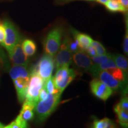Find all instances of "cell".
<instances>
[{"mask_svg":"<svg viewBox=\"0 0 128 128\" xmlns=\"http://www.w3.org/2000/svg\"><path fill=\"white\" fill-rule=\"evenodd\" d=\"M61 94L60 92L56 94H49L46 100L38 101L34 110L39 121H44L55 111L60 102Z\"/></svg>","mask_w":128,"mask_h":128,"instance_id":"cell-1","label":"cell"},{"mask_svg":"<svg viewBox=\"0 0 128 128\" xmlns=\"http://www.w3.org/2000/svg\"><path fill=\"white\" fill-rule=\"evenodd\" d=\"M63 30L60 27L55 28L48 33L44 41V49L46 54L55 57L61 44Z\"/></svg>","mask_w":128,"mask_h":128,"instance_id":"cell-2","label":"cell"},{"mask_svg":"<svg viewBox=\"0 0 128 128\" xmlns=\"http://www.w3.org/2000/svg\"><path fill=\"white\" fill-rule=\"evenodd\" d=\"M76 76V72L69 66H63L56 69L54 82L56 88L60 92L65 90L69 84L75 79Z\"/></svg>","mask_w":128,"mask_h":128,"instance_id":"cell-3","label":"cell"},{"mask_svg":"<svg viewBox=\"0 0 128 128\" xmlns=\"http://www.w3.org/2000/svg\"><path fill=\"white\" fill-rule=\"evenodd\" d=\"M54 67L55 60L54 57L45 54L41 58L32 71L36 73L44 82L52 76Z\"/></svg>","mask_w":128,"mask_h":128,"instance_id":"cell-4","label":"cell"},{"mask_svg":"<svg viewBox=\"0 0 128 128\" xmlns=\"http://www.w3.org/2000/svg\"><path fill=\"white\" fill-rule=\"evenodd\" d=\"M44 81L36 73L30 72L29 82L25 100H28L36 106L39 101V93L42 88L44 87Z\"/></svg>","mask_w":128,"mask_h":128,"instance_id":"cell-5","label":"cell"},{"mask_svg":"<svg viewBox=\"0 0 128 128\" xmlns=\"http://www.w3.org/2000/svg\"><path fill=\"white\" fill-rule=\"evenodd\" d=\"M3 26L5 29V39L3 46L9 52L16 44L22 41V38L18 30L10 21L5 20Z\"/></svg>","mask_w":128,"mask_h":128,"instance_id":"cell-6","label":"cell"},{"mask_svg":"<svg viewBox=\"0 0 128 128\" xmlns=\"http://www.w3.org/2000/svg\"><path fill=\"white\" fill-rule=\"evenodd\" d=\"M55 57L54 60L56 69L63 66H70L72 62V53L69 49L66 38L64 40L63 43L60 44Z\"/></svg>","mask_w":128,"mask_h":128,"instance_id":"cell-7","label":"cell"},{"mask_svg":"<svg viewBox=\"0 0 128 128\" xmlns=\"http://www.w3.org/2000/svg\"><path fill=\"white\" fill-rule=\"evenodd\" d=\"M90 86L93 95L103 101H106L113 94V90L97 78L91 81Z\"/></svg>","mask_w":128,"mask_h":128,"instance_id":"cell-8","label":"cell"},{"mask_svg":"<svg viewBox=\"0 0 128 128\" xmlns=\"http://www.w3.org/2000/svg\"><path fill=\"white\" fill-rule=\"evenodd\" d=\"M93 76L104 83L106 86H108L113 90V92H116L119 90L126 89L125 84L118 81L108 71L100 70L96 72Z\"/></svg>","mask_w":128,"mask_h":128,"instance_id":"cell-9","label":"cell"},{"mask_svg":"<svg viewBox=\"0 0 128 128\" xmlns=\"http://www.w3.org/2000/svg\"><path fill=\"white\" fill-rule=\"evenodd\" d=\"M72 62L78 68L85 71L90 72L94 65L91 58L84 51L81 50L72 54Z\"/></svg>","mask_w":128,"mask_h":128,"instance_id":"cell-10","label":"cell"},{"mask_svg":"<svg viewBox=\"0 0 128 128\" xmlns=\"http://www.w3.org/2000/svg\"><path fill=\"white\" fill-rule=\"evenodd\" d=\"M22 42L16 44L12 50L8 53L13 65L27 66L28 64V58L22 49Z\"/></svg>","mask_w":128,"mask_h":128,"instance_id":"cell-11","label":"cell"},{"mask_svg":"<svg viewBox=\"0 0 128 128\" xmlns=\"http://www.w3.org/2000/svg\"><path fill=\"white\" fill-rule=\"evenodd\" d=\"M29 79L20 78L13 80L14 86L17 92V97L20 103L23 102L26 98Z\"/></svg>","mask_w":128,"mask_h":128,"instance_id":"cell-12","label":"cell"},{"mask_svg":"<svg viewBox=\"0 0 128 128\" xmlns=\"http://www.w3.org/2000/svg\"><path fill=\"white\" fill-rule=\"evenodd\" d=\"M71 33L73 35L74 39L77 41L80 50L84 51L90 46H91L93 40L89 35L80 33L73 28L71 29Z\"/></svg>","mask_w":128,"mask_h":128,"instance_id":"cell-13","label":"cell"},{"mask_svg":"<svg viewBox=\"0 0 128 128\" xmlns=\"http://www.w3.org/2000/svg\"><path fill=\"white\" fill-rule=\"evenodd\" d=\"M9 74L12 80L17 78H26L29 79L30 73L26 68V66L24 65H13L9 70Z\"/></svg>","mask_w":128,"mask_h":128,"instance_id":"cell-14","label":"cell"},{"mask_svg":"<svg viewBox=\"0 0 128 128\" xmlns=\"http://www.w3.org/2000/svg\"><path fill=\"white\" fill-rule=\"evenodd\" d=\"M35 105L28 100H24L18 116L26 122L31 120L34 116V108Z\"/></svg>","mask_w":128,"mask_h":128,"instance_id":"cell-15","label":"cell"},{"mask_svg":"<svg viewBox=\"0 0 128 128\" xmlns=\"http://www.w3.org/2000/svg\"><path fill=\"white\" fill-rule=\"evenodd\" d=\"M112 58L116 64V66L123 72L124 78L128 80V64L127 58L124 55H120V54L112 55Z\"/></svg>","mask_w":128,"mask_h":128,"instance_id":"cell-16","label":"cell"},{"mask_svg":"<svg viewBox=\"0 0 128 128\" xmlns=\"http://www.w3.org/2000/svg\"><path fill=\"white\" fill-rule=\"evenodd\" d=\"M114 112L116 113L118 122L122 128H128V112L123 110L118 103L114 107Z\"/></svg>","mask_w":128,"mask_h":128,"instance_id":"cell-17","label":"cell"},{"mask_svg":"<svg viewBox=\"0 0 128 128\" xmlns=\"http://www.w3.org/2000/svg\"><path fill=\"white\" fill-rule=\"evenodd\" d=\"M22 47L24 54L28 57L34 55L37 50L36 44L31 39H25L22 42Z\"/></svg>","mask_w":128,"mask_h":128,"instance_id":"cell-18","label":"cell"},{"mask_svg":"<svg viewBox=\"0 0 128 128\" xmlns=\"http://www.w3.org/2000/svg\"><path fill=\"white\" fill-rule=\"evenodd\" d=\"M104 6L107 10L110 12H121L124 13L128 12V10L126 9L118 0H108Z\"/></svg>","mask_w":128,"mask_h":128,"instance_id":"cell-19","label":"cell"},{"mask_svg":"<svg viewBox=\"0 0 128 128\" xmlns=\"http://www.w3.org/2000/svg\"><path fill=\"white\" fill-rule=\"evenodd\" d=\"M92 128H117V127L111 120L105 118L100 120H94Z\"/></svg>","mask_w":128,"mask_h":128,"instance_id":"cell-20","label":"cell"},{"mask_svg":"<svg viewBox=\"0 0 128 128\" xmlns=\"http://www.w3.org/2000/svg\"><path fill=\"white\" fill-rule=\"evenodd\" d=\"M44 87L45 88L49 94H56L60 92L55 86L54 76H51L48 80L44 81Z\"/></svg>","mask_w":128,"mask_h":128,"instance_id":"cell-21","label":"cell"},{"mask_svg":"<svg viewBox=\"0 0 128 128\" xmlns=\"http://www.w3.org/2000/svg\"><path fill=\"white\" fill-rule=\"evenodd\" d=\"M91 45L94 48L97 55H106V54H107L106 50L105 48L104 47L103 44H101L100 42H99L94 40H93Z\"/></svg>","mask_w":128,"mask_h":128,"instance_id":"cell-22","label":"cell"},{"mask_svg":"<svg viewBox=\"0 0 128 128\" xmlns=\"http://www.w3.org/2000/svg\"><path fill=\"white\" fill-rule=\"evenodd\" d=\"M10 64L7 55L4 51L0 48V68L8 70Z\"/></svg>","mask_w":128,"mask_h":128,"instance_id":"cell-23","label":"cell"},{"mask_svg":"<svg viewBox=\"0 0 128 128\" xmlns=\"http://www.w3.org/2000/svg\"><path fill=\"white\" fill-rule=\"evenodd\" d=\"M111 55L112 54L107 53L106 55H96L95 56L91 58V59H92V60L94 64H95V65H99V64L104 63V62L107 61L108 59L111 56Z\"/></svg>","mask_w":128,"mask_h":128,"instance_id":"cell-24","label":"cell"},{"mask_svg":"<svg viewBox=\"0 0 128 128\" xmlns=\"http://www.w3.org/2000/svg\"><path fill=\"white\" fill-rule=\"evenodd\" d=\"M10 128H27V122L23 120L18 116L16 120L10 124Z\"/></svg>","mask_w":128,"mask_h":128,"instance_id":"cell-25","label":"cell"},{"mask_svg":"<svg viewBox=\"0 0 128 128\" xmlns=\"http://www.w3.org/2000/svg\"><path fill=\"white\" fill-rule=\"evenodd\" d=\"M66 40L69 49L71 51L72 54H74L75 52H77L78 50H80L79 46H78L77 41L76 39H74L72 40L71 39H70V38H66Z\"/></svg>","mask_w":128,"mask_h":128,"instance_id":"cell-26","label":"cell"},{"mask_svg":"<svg viewBox=\"0 0 128 128\" xmlns=\"http://www.w3.org/2000/svg\"><path fill=\"white\" fill-rule=\"evenodd\" d=\"M128 17H126V29L124 34V42H123V49L124 54H128Z\"/></svg>","mask_w":128,"mask_h":128,"instance_id":"cell-27","label":"cell"},{"mask_svg":"<svg viewBox=\"0 0 128 128\" xmlns=\"http://www.w3.org/2000/svg\"><path fill=\"white\" fill-rule=\"evenodd\" d=\"M118 104L123 110L128 112V98L127 96L124 95Z\"/></svg>","mask_w":128,"mask_h":128,"instance_id":"cell-28","label":"cell"},{"mask_svg":"<svg viewBox=\"0 0 128 128\" xmlns=\"http://www.w3.org/2000/svg\"><path fill=\"white\" fill-rule=\"evenodd\" d=\"M48 93L47 90L45 89V88L43 87L40 90L39 93V101H43L46 100L48 97Z\"/></svg>","mask_w":128,"mask_h":128,"instance_id":"cell-29","label":"cell"},{"mask_svg":"<svg viewBox=\"0 0 128 128\" xmlns=\"http://www.w3.org/2000/svg\"><path fill=\"white\" fill-rule=\"evenodd\" d=\"M84 52H86L90 58L94 57L95 56L97 55V54H96L95 49H94V48L92 47V45L90 46L88 48H87V49L84 50Z\"/></svg>","mask_w":128,"mask_h":128,"instance_id":"cell-30","label":"cell"},{"mask_svg":"<svg viewBox=\"0 0 128 128\" xmlns=\"http://www.w3.org/2000/svg\"><path fill=\"white\" fill-rule=\"evenodd\" d=\"M5 39V29L3 24H0V44L4 46Z\"/></svg>","mask_w":128,"mask_h":128,"instance_id":"cell-31","label":"cell"},{"mask_svg":"<svg viewBox=\"0 0 128 128\" xmlns=\"http://www.w3.org/2000/svg\"><path fill=\"white\" fill-rule=\"evenodd\" d=\"M126 9L128 10V0H118Z\"/></svg>","mask_w":128,"mask_h":128,"instance_id":"cell-32","label":"cell"},{"mask_svg":"<svg viewBox=\"0 0 128 128\" xmlns=\"http://www.w3.org/2000/svg\"><path fill=\"white\" fill-rule=\"evenodd\" d=\"M60 2H67L71 1H76V0H58ZM81 1H95V0H81Z\"/></svg>","mask_w":128,"mask_h":128,"instance_id":"cell-33","label":"cell"},{"mask_svg":"<svg viewBox=\"0 0 128 128\" xmlns=\"http://www.w3.org/2000/svg\"><path fill=\"white\" fill-rule=\"evenodd\" d=\"M95 1H96L97 2L99 3V4L105 5L106 4V2L108 1V0H95Z\"/></svg>","mask_w":128,"mask_h":128,"instance_id":"cell-34","label":"cell"},{"mask_svg":"<svg viewBox=\"0 0 128 128\" xmlns=\"http://www.w3.org/2000/svg\"><path fill=\"white\" fill-rule=\"evenodd\" d=\"M4 127V124H3L1 122H0V128H3Z\"/></svg>","mask_w":128,"mask_h":128,"instance_id":"cell-35","label":"cell"},{"mask_svg":"<svg viewBox=\"0 0 128 128\" xmlns=\"http://www.w3.org/2000/svg\"><path fill=\"white\" fill-rule=\"evenodd\" d=\"M3 128H10V124H9V125H8V126H4V127Z\"/></svg>","mask_w":128,"mask_h":128,"instance_id":"cell-36","label":"cell"}]
</instances>
